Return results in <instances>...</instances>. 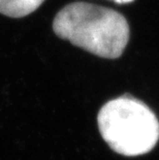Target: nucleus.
<instances>
[{
	"instance_id": "nucleus-1",
	"label": "nucleus",
	"mask_w": 159,
	"mask_h": 160,
	"mask_svg": "<svg viewBox=\"0 0 159 160\" xmlns=\"http://www.w3.org/2000/svg\"><path fill=\"white\" fill-rule=\"evenodd\" d=\"M53 30L60 38L107 59L119 58L129 40V25L124 16L87 2L64 6L54 19Z\"/></svg>"
},
{
	"instance_id": "nucleus-2",
	"label": "nucleus",
	"mask_w": 159,
	"mask_h": 160,
	"mask_svg": "<svg viewBox=\"0 0 159 160\" xmlns=\"http://www.w3.org/2000/svg\"><path fill=\"white\" fill-rule=\"evenodd\" d=\"M100 134L115 152L137 156L150 152L159 138V121L150 108L131 96L110 100L97 116Z\"/></svg>"
},
{
	"instance_id": "nucleus-3",
	"label": "nucleus",
	"mask_w": 159,
	"mask_h": 160,
	"mask_svg": "<svg viewBox=\"0 0 159 160\" xmlns=\"http://www.w3.org/2000/svg\"><path fill=\"white\" fill-rule=\"evenodd\" d=\"M46 0H0V13L9 18H23L35 12Z\"/></svg>"
},
{
	"instance_id": "nucleus-4",
	"label": "nucleus",
	"mask_w": 159,
	"mask_h": 160,
	"mask_svg": "<svg viewBox=\"0 0 159 160\" xmlns=\"http://www.w3.org/2000/svg\"><path fill=\"white\" fill-rule=\"evenodd\" d=\"M114 1L117 3H120V4H123V3H130V2H132L133 0H114Z\"/></svg>"
}]
</instances>
